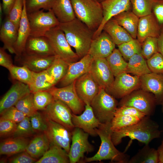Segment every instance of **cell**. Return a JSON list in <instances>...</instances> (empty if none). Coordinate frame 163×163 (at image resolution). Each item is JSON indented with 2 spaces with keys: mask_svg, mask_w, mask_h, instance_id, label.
<instances>
[{
  "mask_svg": "<svg viewBox=\"0 0 163 163\" xmlns=\"http://www.w3.org/2000/svg\"><path fill=\"white\" fill-rule=\"evenodd\" d=\"M160 135L158 123L150 116L146 115L135 124L113 131L111 139L115 146L120 144L122 139L126 137L145 145L149 144L154 139L159 138Z\"/></svg>",
  "mask_w": 163,
  "mask_h": 163,
  "instance_id": "cell-1",
  "label": "cell"
},
{
  "mask_svg": "<svg viewBox=\"0 0 163 163\" xmlns=\"http://www.w3.org/2000/svg\"><path fill=\"white\" fill-rule=\"evenodd\" d=\"M58 26L79 59L88 54L94 31L77 18L68 22L60 23Z\"/></svg>",
  "mask_w": 163,
  "mask_h": 163,
  "instance_id": "cell-2",
  "label": "cell"
},
{
  "mask_svg": "<svg viewBox=\"0 0 163 163\" xmlns=\"http://www.w3.org/2000/svg\"><path fill=\"white\" fill-rule=\"evenodd\" d=\"M111 127V123H101L96 129L97 135L101 140L99 149L93 156L85 157L82 162L85 163L110 160L116 163H128L130 159L129 155L117 149L112 141L113 131Z\"/></svg>",
  "mask_w": 163,
  "mask_h": 163,
  "instance_id": "cell-3",
  "label": "cell"
},
{
  "mask_svg": "<svg viewBox=\"0 0 163 163\" xmlns=\"http://www.w3.org/2000/svg\"><path fill=\"white\" fill-rule=\"evenodd\" d=\"M76 18L94 32L103 18L101 3L95 0H71Z\"/></svg>",
  "mask_w": 163,
  "mask_h": 163,
  "instance_id": "cell-4",
  "label": "cell"
},
{
  "mask_svg": "<svg viewBox=\"0 0 163 163\" xmlns=\"http://www.w3.org/2000/svg\"><path fill=\"white\" fill-rule=\"evenodd\" d=\"M115 98L103 88H100L91 104L94 114L101 123H111L117 108Z\"/></svg>",
  "mask_w": 163,
  "mask_h": 163,
  "instance_id": "cell-5",
  "label": "cell"
},
{
  "mask_svg": "<svg viewBox=\"0 0 163 163\" xmlns=\"http://www.w3.org/2000/svg\"><path fill=\"white\" fill-rule=\"evenodd\" d=\"M44 36L48 40L54 55L57 57L71 63L79 58L72 49L63 32L58 26L47 32Z\"/></svg>",
  "mask_w": 163,
  "mask_h": 163,
  "instance_id": "cell-6",
  "label": "cell"
},
{
  "mask_svg": "<svg viewBox=\"0 0 163 163\" xmlns=\"http://www.w3.org/2000/svg\"><path fill=\"white\" fill-rule=\"evenodd\" d=\"M156 104L154 95L141 88L135 90L122 98L119 103V107H132L150 116L154 113Z\"/></svg>",
  "mask_w": 163,
  "mask_h": 163,
  "instance_id": "cell-7",
  "label": "cell"
},
{
  "mask_svg": "<svg viewBox=\"0 0 163 163\" xmlns=\"http://www.w3.org/2000/svg\"><path fill=\"white\" fill-rule=\"evenodd\" d=\"M44 9L28 13L30 28V36H44L51 28L58 26L60 22L51 9L47 12Z\"/></svg>",
  "mask_w": 163,
  "mask_h": 163,
  "instance_id": "cell-8",
  "label": "cell"
},
{
  "mask_svg": "<svg viewBox=\"0 0 163 163\" xmlns=\"http://www.w3.org/2000/svg\"><path fill=\"white\" fill-rule=\"evenodd\" d=\"M72 133V144L68 155L70 163H75L84 158L85 153L92 152L94 147L88 141L89 135L82 129L75 127Z\"/></svg>",
  "mask_w": 163,
  "mask_h": 163,
  "instance_id": "cell-9",
  "label": "cell"
},
{
  "mask_svg": "<svg viewBox=\"0 0 163 163\" xmlns=\"http://www.w3.org/2000/svg\"><path fill=\"white\" fill-rule=\"evenodd\" d=\"M47 91L50 92L55 99L61 101L67 105L73 113L80 114L84 110L85 105L77 94L75 82L60 88L53 86Z\"/></svg>",
  "mask_w": 163,
  "mask_h": 163,
  "instance_id": "cell-10",
  "label": "cell"
},
{
  "mask_svg": "<svg viewBox=\"0 0 163 163\" xmlns=\"http://www.w3.org/2000/svg\"><path fill=\"white\" fill-rule=\"evenodd\" d=\"M140 87L139 76L124 72L115 77L112 85L106 91L115 98H122Z\"/></svg>",
  "mask_w": 163,
  "mask_h": 163,
  "instance_id": "cell-11",
  "label": "cell"
},
{
  "mask_svg": "<svg viewBox=\"0 0 163 163\" xmlns=\"http://www.w3.org/2000/svg\"><path fill=\"white\" fill-rule=\"evenodd\" d=\"M45 120L47 128L45 133L50 144L60 147L68 153L72 141V131L46 117Z\"/></svg>",
  "mask_w": 163,
  "mask_h": 163,
  "instance_id": "cell-12",
  "label": "cell"
},
{
  "mask_svg": "<svg viewBox=\"0 0 163 163\" xmlns=\"http://www.w3.org/2000/svg\"><path fill=\"white\" fill-rule=\"evenodd\" d=\"M46 117L72 131L75 127L72 121L71 109L61 101L55 99L44 110Z\"/></svg>",
  "mask_w": 163,
  "mask_h": 163,
  "instance_id": "cell-13",
  "label": "cell"
},
{
  "mask_svg": "<svg viewBox=\"0 0 163 163\" xmlns=\"http://www.w3.org/2000/svg\"><path fill=\"white\" fill-rule=\"evenodd\" d=\"M100 88L108 90L114 80V76L106 58L94 59L89 72Z\"/></svg>",
  "mask_w": 163,
  "mask_h": 163,
  "instance_id": "cell-14",
  "label": "cell"
},
{
  "mask_svg": "<svg viewBox=\"0 0 163 163\" xmlns=\"http://www.w3.org/2000/svg\"><path fill=\"white\" fill-rule=\"evenodd\" d=\"M77 94L85 105H91V101L100 88L91 74L88 72L75 81Z\"/></svg>",
  "mask_w": 163,
  "mask_h": 163,
  "instance_id": "cell-15",
  "label": "cell"
},
{
  "mask_svg": "<svg viewBox=\"0 0 163 163\" xmlns=\"http://www.w3.org/2000/svg\"><path fill=\"white\" fill-rule=\"evenodd\" d=\"M130 1L104 0L101 2V3L103 11V20L99 28L94 32L93 39L101 34L104 25L109 20L122 12L128 10L130 7Z\"/></svg>",
  "mask_w": 163,
  "mask_h": 163,
  "instance_id": "cell-16",
  "label": "cell"
},
{
  "mask_svg": "<svg viewBox=\"0 0 163 163\" xmlns=\"http://www.w3.org/2000/svg\"><path fill=\"white\" fill-rule=\"evenodd\" d=\"M72 121L75 127L80 128L93 136L97 135L96 129L101 124L95 116L89 105H85L84 112L80 115L72 113Z\"/></svg>",
  "mask_w": 163,
  "mask_h": 163,
  "instance_id": "cell-17",
  "label": "cell"
},
{
  "mask_svg": "<svg viewBox=\"0 0 163 163\" xmlns=\"http://www.w3.org/2000/svg\"><path fill=\"white\" fill-rule=\"evenodd\" d=\"M115 44L105 31L92 40L88 54L94 59L106 58L115 48Z\"/></svg>",
  "mask_w": 163,
  "mask_h": 163,
  "instance_id": "cell-18",
  "label": "cell"
},
{
  "mask_svg": "<svg viewBox=\"0 0 163 163\" xmlns=\"http://www.w3.org/2000/svg\"><path fill=\"white\" fill-rule=\"evenodd\" d=\"M93 60L91 56L87 54L78 61L70 63L66 75L59 82L61 86L63 87L69 85L88 72Z\"/></svg>",
  "mask_w": 163,
  "mask_h": 163,
  "instance_id": "cell-19",
  "label": "cell"
},
{
  "mask_svg": "<svg viewBox=\"0 0 163 163\" xmlns=\"http://www.w3.org/2000/svg\"><path fill=\"white\" fill-rule=\"evenodd\" d=\"M140 88L153 94L157 104H161L163 100V74L153 72L139 77Z\"/></svg>",
  "mask_w": 163,
  "mask_h": 163,
  "instance_id": "cell-20",
  "label": "cell"
},
{
  "mask_svg": "<svg viewBox=\"0 0 163 163\" xmlns=\"http://www.w3.org/2000/svg\"><path fill=\"white\" fill-rule=\"evenodd\" d=\"M31 93L29 86L17 81L1 98L0 101V113L14 106L23 97Z\"/></svg>",
  "mask_w": 163,
  "mask_h": 163,
  "instance_id": "cell-21",
  "label": "cell"
},
{
  "mask_svg": "<svg viewBox=\"0 0 163 163\" xmlns=\"http://www.w3.org/2000/svg\"><path fill=\"white\" fill-rule=\"evenodd\" d=\"M23 53L33 55H55L49 41L45 36H30L27 40Z\"/></svg>",
  "mask_w": 163,
  "mask_h": 163,
  "instance_id": "cell-22",
  "label": "cell"
},
{
  "mask_svg": "<svg viewBox=\"0 0 163 163\" xmlns=\"http://www.w3.org/2000/svg\"><path fill=\"white\" fill-rule=\"evenodd\" d=\"M17 58L21 61L23 66L34 72H39L49 68L54 62L56 56L30 55L23 53Z\"/></svg>",
  "mask_w": 163,
  "mask_h": 163,
  "instance_id": "cell-23",
  "label": "cell"
},
{
  "mask_svg": "<svg viewBox=\"0 0 163 163\" xmlns=\"http://www.w3.org/2000/svg\"><path fill=\"white\" fill-rule=\"evenodd\" d=\"M26 1L23 0V10L19 22L18 37L14 46L15 54L17 57L21 56L24 52L27 40L30 34V28L26 9Z\"/></svg>",
  "mask_w": 163,
  "mask_h": 163,
  "instance_id": "cell-24",
  "label": "cell"
},
{
  "mask_svg": "<svg viewBox=\"0 0 163 163\" xmlns=\"http://www.w3.org/2000/svg\"><path fill=\"white\" fill-rule=\"evenodd\" d=\"M18 33V29L6 16L1 27L0 39L3 44V47L12 54H15L14 46Z\"/></svg>",
  "mask_w": 163,
  "mask_h": 163,
  "instance_id": "cell-25",
  "label": "cell"
},
{
  "mask_svg": "<svg viewBox=\"0 0 163 163\" xmlns=\"http://www.w3.org/2000/svg\"><path fill=\"white\" fill-rule=\"evenodd\" d=\"M159 32V27L152 14L139 19L137 37L141 43L148 37H157Z\"/></svg>",
  "mask_w": 163,
  "mask_h": 163,
  "instance_id": "cell-26",
  "label": "cell"
},
{
  "mask_svg": "<svg viewBox=\"0 0 163 163\" xmlns=\"http://www.w3.org/2000/svg\"><path fill=\"white\" fill-rule=\"evenodd\" d=\"M103 30L110 36L114 43L117 46L133 39L127 31L113 18L105 23Z\"/></svg>",
  "mask_w": 163,
  "mask_h": 163,
  "instance_id": "cell-27",
  "label": "cell"
},
{
  "mask_svg": "<svg viewBox=\"0 0 163 163\" xmlns=\"http://www.w3.org/2000/svg\"><path fill=\"white\" fill-rule=\"evenodd\" d=\"M25 137H13L2 141L0 144V154L10 156L26 151L29 143Z\"/></svg>",
  "mask_w": 163,
  "mask_h": 163,
  "instance_id": "cell-28",
  "label": "cell"
},
{
  "mask_svg": "<svg viewBox=\"0 0 163 163\" xmlns=\"http://www.w3.org/2000/svg\"><path fill=\"white\" fill-rule=\"evenodd\" d=\"M52 9L60 23L68 22L76 18L71 0H55Z\"/></svg>",
  "mask_w": 163,
  "mask_h": 163,
  "instance_id": "cell-29",
  "label": "cell"
},
{
  "mask_svg": "<svg viewBox=\"0 0 163 163\" xmlns=\"http://www.w3.org/2000/svg\"><path fill=\"white\" fill-rule=\"evenodd\" d=\"M134 39L137 37L138 17L133 12L124 11L113 18Z\"/></svg>",
  "mask_w": 163,
  "mask_h": 163,
  "instance_id": "cell-30",
  "label": "cell"
},
{
  "mask_svg": "<svg viewBox=\"0 0 163 163\" xmlns=\"http://www.w3.org/2000/svg\"><path fill=\"white\" fill-rule=\"evenodd\" d=\"M70 163L68 153L57 145H50L48 149L35 163Z\"/></svg>",
  "mask_w": 163,
  "mask_h": 163,
  "instance_id": "cell-31",
  "label": "cell"
},
{
  "mask_svg": "<svg viewBox=\"0 0 163 163\" xmlns=\"http://www.w3.org/2000/svg\"><path fill=\"white\" fill-rule=\"evenodd\" d=\"M50 143L46 134L35 136L29 143L26 151L36 159L42 157L48 149Z\"/></svg>",
  "mask_w": 163,
  "mask_h": 163,
  "instance_id": "cell-32",
  "label": "cell"
},
{
  "mask_svg": "<svg viewBox=\"0 0 163 163\" xmlns=\"http://www.w3.org/2000/svg\"><path fill=\"white\" fill-rule=\"evenodd\" d=\"M55 85L54 80L46 70L39 72H33L32 82L29 85L33 93L40 91H47Z\"/></svg>",
  "mask_w": 163,
  "mask_h": 163,
  "instance_id": "cell-33",
  "label": "cell"
},
{
  "mask_svg": "<svg viewBox=\"0 0 163 163\" xmlns=\"http://www.w3.org/2000/svg\"><path fill=\"white\" fill-rule=\"evenodd\" d=\"M145 58L141 53L132 56L128 61L126 72L139 77L152 72Z\"/></svg>",
  "mask_w": 163,
  "mask_h": 163,
  "instance_id": "cell-34",
  "label": "cell"
},
{
  "mask_svg": "<svg viewBox=\"0 0 163 163\" xmlns=\"http://www.w3.org/2000/svg\"><path fill=\"white\" fill-rule=\"evenodd\" d=\"M159 162L157 150L145 144L133 156L128 163H158Z\"/></svg>",
  "mask_w": 163,
  "mask_h": 163,
  "instance_id": "cell-35",
  "label": "cell"
},
{
  "mask_svg": "<svg viewBox=\"0 0 163 163\" xmlns=\"http://www.w3.org/2000/svg\"><path fill=\"white\" fill-rule=\"evenodd\" d=\"M106 59L114 77L126 72L128 62L124 59L118 49L115 48Z\"/></svg>",
  "mask_w": 163,
  "mask_h": 163,
  "instance_id": "cell-36",
  "label": "cell"
},
{
  "mask_svg": "<svg viewBox=\"0 0 163 163\" xmlns=\"http://www.w3.org/2000/svg\"><path fill=\"white\" fill-rule=\"evenodd\" d=\"M70 63L57 57L53 63L47 70L53 78L55 85L66 75Z\"/></svg>",
  "mask_w": 163,
  "mask_h": 163,
  "instance_id": "cell-37",
  "label": "cell"
},
{
  "mask_svg": "<svg viewBox=\"0 0 163 163\" xmlns=\"http://www.w3.org/2000/svg\"><path fill=\"white\" fill-rule=\"evenodd\" d=\"M8 70L13 79L29 86L31 84L33 79V72L26 66H18L13 65Z\"/></svg>",
  "mask_w": 163,
  "mask_h": 163,
  "instance_id": "cell-38",
  "label": "cell"
},
{
  "mask_svg": "<svg viewBox=\"0 0 163 163\" xmlns=\"http://www.w3.org/2000/svg\"><path fill=\"white\" fill-rule=\"evenodd\" d=\"M118 50L123 58L126 60L134 55L141 53V43L135 39L118 45Z\"/></svg>",
  "mask_w": 163,
  "mask_h": 163,
  "instance_id": "cell-39",
  "label": "cell"
},
{
  "mask_svg": "<svg viewBox=\"0 0 163 163\" xmlns=\"http://www.w3.org/2000/svg\"><path fill=\"white\" fill-rule=\"evenodd\" d=\"M14 106L29 117L35 113L38 110L34 103L33 93L31 92L21 98Z\"/></svg>",
  "mask_w": 163,
  "mask_h": 163,
  "instance_id": "cell-40",
  "label": "cell"
},
{
  "mask_svg": "<svg viewBox=\"0 0 163 163\" xmlns=\"http://www.w3.org/2000/svg\"><path fill=\"white\" fill-rule=\"evenodd\" d=\"M141 119L129 115L115 116L111 123L112 131H116L135 124Z\"/></svg>",
  "mask_w": 163,
  "mask_h": 163,
  "instance_id": "cell-41",
  "label": "cell"
},
{
  "mask_svg": "<svg viewBox=\"0 0 163 163\" xmlns=\"http://www.w3.org/2000/svg\"><path fill=\"white\" fill-rule=\"evenodd\" d=\"M54 99L48 91H40L33 93V99L37 110H44Z\"/></svg>",
  "mask_w": 163,
  "mask_h": 163,
  "instance_id": "cell-42",
  "label": "cell"
},
{
  "mask_svg": "<svg viewBox=\"0 0 163 163\" xmlns=\"http://www.w3.org/2000/svg\"><path fill=\"white\" fill-rule=\"evenodd\" d=\"M133 12L138 17L152 14V4L149 0H131Z\"/></svg>",
  "mask_w": 163,
  "mask_h": 163,
  "instance_id": "cell-43",
  "label": "cell"
},
{
  "mask_svg": "<svg viewBox=\"0 0 163 163\" xmlns=\"http://www.w3.org/2000/svg\"><path fill=\"white\" fill-rule=\"evenodd\" d=\"M55 0H26L28 13L43 9L49 11L52 9Z\"/></svg>",
  "mask_w": 163,
  "mask_h": 163,
  "instance_id": "cell-44",
  "label": "cell"
},
{
  "mask_svg": "<svg viewBox=\"0 0 163 163\" xmlns=\"http://www.w3.org/2000/svg\"><path fill=\"white\" fill-rule=\"evenodd\" d=\"M158 40L156 37H149L147 38L143 42L141 54L147 59L159 52Z\"/></svg>",
  "mask_w": 163,
  "mask_h": 163,
  "instance_id": "cell-45",
  "label": "cell"
},
{
  "mask_svg": "<svg viewBox=\"0 0 163 163\" xmlns=\"http://www.w3.org/2000/svg\"><path fill=\"white\" fill-rule=\"evenodd\" d=\"M34 132L32 127L30 117L26 116L18 123L13 135V137H25L33 135Z\"/></svg>",
  "mask_w": 163,
  "mask_h": 163,
  "instance_id": "cell-46",
  "label": "cell"
},
{
  "mask_svg": "<svg viewBox=\"0 0 163 163\" xmlns=\"http://www.w3.org/2000/svg\"><path fill=\"white\" fill-rule=\"evenodd\" d=\"M23 7V0H16L7 16L18 29Z\"/></svg>",
  "mask_w": 163,
  "mask_h": 163,
  "instance_id": "cell-47",
  "label": "cell"
},
{
  "mask_svg": "<svg viewBox=\"0 0 163 163\" xmlns=\"http://www.w3.org/2000/svg\"><path fill=\"white\" fill-rule=\"evenodd\" d=\"M147 62L152 72L163 74V56L159 52L147 59Z\"/></svg>",
  "mask_w": 163,
  "mask_h": 163,
  "instance_id": "cell-48",
  "label": "cell"
},
{
  "mask_svg": "<svg viewBox=\"0 0 163 163\" xmlns=\"http://www.w3.org/2000/svg\"><path fill=\"white\" fill-rule=\"evenodd\" d=\"M0 114V118L8 120L16 123H19L27 116L14 106L5 110Z\"/></svg>",
  "mask_w": 163,
  "mask_h": 163,
  "instance_id": "cell-49",
  "label": "cell"
},
{
  "mask_svg": "<svg viewBox=\"0 0 163 163\" xmlns=\"http://www.w3.org/2000/svg\"><path fill=\"white\" fill-rule=\"evenodd\" d=\"M29 117L32 127L34 132H45L46 131L47 128L46 123L40 113L37 111Z\"/></svg>",
  "mask_w": 163,
  "mask_h": 163,
  "instance_id": "cell-50",
  "label": "cell"
},
{
  "mask_svg": "<svg viewBox=\"0 0 163 163\" xmlns=\"http://www.w3.org/2000/svg\"><path fill=\"white\" fill-rule=\"evenodd\" d=\"M17 123L10 120L0 118V135L4 137L12 135L14 133L17 126Z\"/></svg>",
  "mask_w": 163,
  "mask_h": 163,
  "instance_id": "cell-51",
  "label": "cell"
},
{
  "mask_svg": "<svg viewBox=\"0 0 163 163\" xmlns=\"http://www.w3.org/2000/svg\"><path fill=\"white\" fill-rule=\"evenodd\" d=\"M127 115L136 117L141 119L145 116V114L132 107L123 106L117 108L115 116Z\"/></svg>",
  "mask_w": 163,
  "mask_h": 163,
  "instance_id": "cell-52",
  "label": "cell"
},
{
  "mask_svg": "<svg viewBox=\"0 0 163 163\" xmlns=\"http://www.w3.org/2000/svg\"><path fill=\"white\" fill-rule=\"evenodd\" d=\"M37 161V159L32 157L25 151L11 158L9 161L11 163H33Z\"/></svg>",
  "mask_w": 163,
  "mask_h": 163,
  "instance_id": "cell-53",
  "label": "cell"
},
{
  "mask_svg": "<svg viewBox=\"0 0 163 163\" xmlns=\"http://www.w3.org/2000/svg\"><path fill=\"white\" fill-rule=\"evenodd\" d=\"M5 50L3 47L0 48V65L8 69L13 65L11 56Z\"/></svg>",
  "mask_w": 163,
  "mask_h": 163,
  "instance_id": "cell-54",
  "label": "cell"
},
{
  "mask_svg": "<svg viewBox=\"0 0 163 163\" xmlns=\"http://www.w3.org/2000/svg\"><path fill=\"white\" fill-rule=\"evenodd\" d=\"M154 11L158 22L160 24L163 23V5H156L154 8Z\"/></svg>",
  "mask_w": 163,
  "mask_h": 163,
  "instance_id": "cell-55",
  "label": "cell"
},
{
  "mask_svg": "<svg viewBox=\"0 0 163 163\" xmlns=\"http://www.w3.org/2000/svg\"><path fill=\"white\" fill-rule=\"evenodd\" d=\"M16 0H2L3 12L7 15L8 14Z\"/></svg>",
  "mask_w": 163,
  "mask_h": 163,
  "instance_id": "cell-56",
  "label": "cell"
},
{
  "mask_svg": "<svg viewBox=\"0 0 163 163\" xmlns=\"http://www.w3.org/2000/svg\"><path fill=\"white\" fill-rule=\"evenodd\" d=\"M158 38V52L163 56V30Z\"/></svg>",
  "mask_w": 163,
  "mask_h": 163,
  "instance_id": "cell-57",
  "label": "cell"
},
{
  "mask_svg": "<svg viewBox=\"0 0 163 163\" xmlns=\"http://www.w3.org/2000/svg\"><path fill=\"white\" fill-rule=\"evenodd\" d=\"M159 158V163H163V139L157 149Z\"/></svg>",
  "mask_w": 163,
  "mask_h": 163,
  "instance_id": "cell-58",
  "label": "cell"
},
{
  "mask_svg": "<svg viewBox=\"0 0 163 163\" xmlns=\"http://www.w3.org/2000/svg\"><path fill=\"white\" fill-rule=\"evenodd\" d=\"M161 111L163 113V100L161 103Z\"/></svg>",
  "mask_w": 163,
  "mask_h": 163,
  "instance_id": "cell-59",
  "label": "cell"
},
{
  "mask_svg": "<svg viewBox=\"0 0 163 163\" xmlns=\"http://www.w3.org/2000/svg\"><path fill=\"white\" fill-rule=\"evenodd\" d=\"M98 0V1H99H99H101V2H102V1H103V0Z\"/></svg>",
  "mask_w": 163,
  "mask_h": 163,
  "instance_id": "cell-60",
  "label": "cell"
},
{
  "mask_svg": "<svg viewBox=\"0 0 163 163\" xmlns=\"http://www.w3.org/2000/svg\"><path fill=\"white\" fill-rule=\"evenodd\" d=\"M98 1V0H97Z\"/></svg>",
  "mask_w": 163,
  "mask_h": 163,
  "instance_id": "cell-61",
  "label": "cell"
}]
</instances>
